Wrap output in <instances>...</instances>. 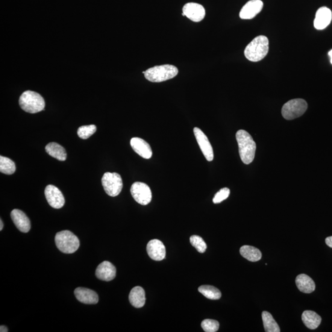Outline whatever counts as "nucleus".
<instances>
[{
  "mask_svg": "<svg viewBox=\"0 0 332 332\" xmlns=\"http://www.w3.org/2000/svg\"><path fill=\"white\" fill-rule=\"evenodd\" d=\"M236 137L240 159L245 164H251L254 160L257 148L253 138L245 130L238 131Z\"/></svg>",
  "mask_w": 332,
  "mask_h": 332,
  "instance_id": "f257e3e1",
  "label": "nucleus"
},
{
  "mask_svg": "<svg viewBox=\"0 0 332 332\" xmlns=\"http://www.w3.org/2000/svg\"><path fill=\"white\" fill-rule=\"evenodd\" d=\"M269 51V40L263 35L255 38L247 46L245 50V57L251 62H258L263 60L268 54Z\"/></svg>",
  "mask_w": 332,
  "mask_h": 332,
  "instance_id": "f03ea898",
  "label": "nucleus"
},
{
  "mask_svg": "<svg viewBox=\"0 0 332 332\" xmlns=\"http://www.w3.org/2000/svg\"><path fill=\"white\" fill-rule=\"evenodd\" d=\"M19 103L20 108L29 113H37L45 109V100L42 96L34 91H25L20 96Z\"/></svg>",
  "mask_w": 332,
  "mask_h": 332,
  "instance_id": "7ed1b4c3",
  "label": "nucleus"
},
{
  "mask_svg": "<svg viewBox=\"0 0 332 332\" xmlns=\"http://www.w3.org/2000/svg\"><path fill=\"white\" fill-rule=\"evenodd\" d=\"M177 67L172 65L155 66L146 70L145 77L153 83H161L174 78L177 75Z\"/></svg>",
  "mask_w": 332,
  "mask_h": 332,
  "instance_id": "20e7f679",
  "label": "nucleus"
},
{
  "mask_svg": "<svg viewBox=\"0 0 332 332\" xmlns=\"http://www.w3.org/2000/svg\"><path fill=\"white\" fill-rule=\"evenodd\" d=\"M55 242L58 249L67 254L75 253L80 245L78 237L68 230L58 232L55 235Z\"/></svg>",
  "mask_w": 332,
  "mask_h": 332,
  "instance_id": "39448f33",
  "label": "nucleus"
},
{
  "mask_svg": "<svg viewBox=\"0 0 332 332\" xmlns=\"http://www.w3.org/2000/svg\"><path fill=\"white\" fill-rule=\"evenodd\" d=\"M308 108V104L304 99L290 100L282 108V115L287 120H292L300 117Z\"/></svg>",
  "mask_w": 332,
  "mask_h": 332,
  "instance_id": "423d86ee",
  "label": "nucleus"
},
{
  "mask_svg": "<svg viewBox=\"0 0 332 332\" xmlns=\"http://www.w3.org/2000/svg\"><path fill=\"white\" fill-rule=\"evenodd\" d=\"M102 186L108 196L115 197L122 192L123 184L121 175L117 173L106 172L102 178Z\"/></svg>",
  "mask_w": 332,
  "mask_h": 332,
  "instance_id": "0eeeda50",
  "label": "nucleus"
},
{
  "mask_svg": "<svg viewBox=\"0 0 332 332\" xmlns=\"http://www.w3.org/2000/svg\"><path fill=\"white\" fill-rule=\"evenodd\" d=\"M131 193L134 200L141 205H147L152 201L151 189L147 185L142 182H137L132 184Z\"/></svg>",
  "mask_w": 332,
  "mask_h": 332,
  "instance_id": "6e6552de",
  "label": "nucleus"
},
{
  "mask_svg": "<svg viewBox=\"0 0 332 332\" xmlns=\"http://www.w3.org/2000/svg\"><path fill=\"white\" fill-rule=\"evenodd\" d=\"M45 195L47 201L54 208H61L65 204V198L60 190L54 185H49L46 187Z\"/></svg>",
  "mask_w": 332,
  "mask_h": 332,
  "instance_id": "1a4fd4ad",
  "label": "nucleus"
},
{
  "mask_svg": "<svg viewBox=\"0 0 332 332\" xmlns=\"http://www.w3.org/2000/svg\"><path fill=\"white\" fill-rule=\"evenodd\" d=\"M197 142L200 147L202 154L208 161H212L214 160L213 148L208 138L205 136L203 132L198 128H195L193 129Z\"/></svg>",
  "mask_w": 332,
  "mask_h": 332,
  "instance_id": "9d476101",
  "label": "nucleus"
},
{
  "mask_svg": "<svg viewBox=\"0 0 332 332\" xmlns=\"http://www.w3.org/2000/svg\"><path fill=\"white\" fill-rule=\"evenodd\" d=\"M183 14L193 22H199L204 19L205 11L201 5L196 3H189L184 6Z\"/></svg>",
  "mask_w": 332,
  "mask_h": 332,
  "instance_id": "9b49d317",
  "label": "nucleus"
},
{
  "mask_svg": "<svg viewBox=\"0 0 332 332\" xmlns=\"http://www.w3.org/2000/svg\"><path fill=\"white\" fill-rule=\"evenodd\" d=\"M263 7L261 0H251L244 6L240 10L239 16L242 19H252L259 14Z\"/></svg>",
  "mask_w": 332,
  "mask_h": 332,
  "instance_id": "f8f14e48",
  "label": "nucleus"
},
{
  "mask_svg": "<svg viewBox=\"0 0 332 332\" xmlns=\"http://www.w3.org/2000/svg\"><path fill=\"white\" fill-rule=\"evenodd\" d=\"M149 257L155 261H161L166 257V248L164 244L158 239H153L149 242L146 247Z\"/></svg>",
  "mask_w": 332,
  "mask_h": 332,
  "instance_id": "ddd939ff",
  "label": "nucleus"
},
{
  "mask_svg": "<svg viewBox=\"0 0 332 332\" xmlns=\"http://www.w3.org/2000/svg\"><path fill=\"white\" fill-rule=\"evenodd\" d=\"M116 275L115 266L108 261H103L99 264L96 271V277L101 281H112L115 278Z\"/></svg>",
  "mask_w": 332,
  "mask_h": 332,
  "instance_id": "4468645a",
  "label": "nucleus"
},
{
  "mask_svg": "<svg viewBox=\"0 0 332 332\" xmlns=\"http://www.w3.org/2000/svg\"><path fill=\"white\" fill-rule=\"evenodd\" d=\"M11 219L14 225L22 233H28L31 228L30 220L22 210L14 209L11 213Z\"/></svg>",
  "mask_w": 332,
  "mask_h": 332,
  "instance_id": "2eb2a0df",
  "label": "nucleus"
},
{
  "mask_svg": "<svg viewBox=\"0 0 332 332\" xmlns=\"http://www.w3.org/2000/svg\"><path fill=\"white\" fill-rule=\"evenodd\" d=\"M332 14L330 9L327 7H321L317 11L315 19L314 20V26L317 30H324L330 24L331 20Z\"/></svg>",
  "mask_w": 332,
  "mask_h": 332,
  "instance_id": "dca6fc26",
  "label": "nucleus"
},
{
  "mask_svg": "<svg viewBox=\"0 0 332 332\" xmlns=\"http://www.w3.org/2000/svg\"><path fill=\"white\" fill-rule=\"evenodd\" d=\"M74 293L76 299L82 304L95 305L99 302L98 294L95 291L86 288L78 287L75 290Z\"/></svg>",
  "mask_w": 332,
  "mask_h": 332,
  "instance_id": "f3484780",
  "label": "nucleus"
},
{
  "mask_svg": "<svg viewBox=\"0 0 332 332\" xmlns=\"http://www.w3.org/2000/svg\"><path fill=\"white\" fill-rule=\"evenodd\" d=\"M131 145L134 151L145 159L152 157L153 153L150 145L146 141L139 137H134L131 140Z\"/></svg>",
  "mask_w": 332,
  "mask_h": 332,
  "instance_id": "a211bd4d",
  "label": "nucleus"
},
{
  "mask_svg": "<svg viewBox=\"0 0 332 332\" xmlns=\"http://www.w3.org/2000/svg\"><path fill=\"white\" fill-rule=\"evenodd\" d=\"M129 301L135 308H140L145 305L146 298L145 290L142 287H135L131 291L129 296Z\"/></svg>",
  "mask_w": 332,
  "mask_h": 332,
  "instance_id": "6ab92c4d",
  "label": "nucleus"
},
{
  "mask_svg": "<svg viewBox=\"0 0 332 332\" xmlns=\"http://www.w3.org/2000/svg\"><path fill=\"white\" fill-rule=\"evenodd\" d=\"M295 283L298 289L301 292L311 293L316 289L314 281L309 276L305 274L299 275L296 277Z\"/></svg>",
  "mask_w": 332,
  "mask_h": 332,
  "instance_id": "aec40b11",
  "label": "nucleus"
},
{
  "mask_svg": "<svg viewBox=\"0 0 332 332\" xmlns=\"http://www.w3.org/2000/svg\"><path fill=\"white\" fill-rule=\"evenodd\" d=\"M302 321L311 330H314L321 324V317L313 311H305L302 314Z\"/></svg>",
  "mask_w": 332,
  "mask_h": 332,
  "instance_id": "412c9836",
  "label": "nucleus"
},
{
  "mask_svg": "<svg viewBox=\"0 0 332 332\" xmlns=\"http://www.w3.org/2000/svg\"><path fill=\"white\" fill-rule=\"evenodd\" d=\"M46 152L51 157L57 159V160L64 161L67 160V152L66 149L57 143H49L46 146Z\"/></svg>",
  "mask_w": 332,
  "mask_h": 332,
  "instance_id": "4be33fe9",
  "label": "nucleus"
},
{
  "mask_svg": "<svg viewBox=\"0 0 332 332\" xmlns=\"http://www.w3.org/2000/svg\"><path fill=\"white\" fill-rule=\"evenodd\" d=\"M240 254L249 261L255 262L261 260V252L260 250L251 246H243L240 249Z\"/></svg>",
  "mask_w": 332,
  "mask_h": 332,
  "instance_id": "5701e85b",
  "label": "nucleus"
},
{
  "mask_svg": "<svg viewBox=\"0 0 332 332\" xmlns=\"http://www.w3.org/2000/svg\"><path fill=\"white\" fill-rule=\"evenodd\" d=\"M262 320L264 330L266 332H280V328L271 314L267 311L262 313Z\"/></svg>",
  "mask_w": 332,
  "mask_h": 332,
  "instance_id": "b1692460",
  "label": "nucleus"
},
{
  "mask_svg": "<svg viewBox=\"0 0 332 332\" xmlns=\"http://www.w3.org/2000/svg\"><path fill=\"white\" fill-rule=\"evenodd\" d=\"M198 290L205 297L208 299H214V300L219 299L222 296L221 292L217 288L214 286L205 285V286L199 287Z\"/></svg>",
  "mask_w": 332,
  "mask_h": 332,
  "instance_id": "393cba45",
  "label": "nucleus"
},
{
  "mask_svg": "<svg viewBox=\"0 0 332 332\" xmlns=\"http://www.w3.org/2000/svg\"><path fill=\"white\" fill-rule=\"evenodd\" d=\"M16 164L11 159L4 157H0V172L3 174L12 175L15 172Z\"/></svg>",
  "mask_w": 332,
  "mask_h": 332,
  "instance_id": "a878e982",
  "label": "nucleus"
},
{
  "mask_svg": "<svg viewBox=\"0 0 332 332\" xmlns=\"http://www.w3.org/2000/svg\"><path fill=\"white\" fill-rule=\"evenodd\" d=\"M97 128L95 125L83 126L78 129V136L82 139H87L95 133Z\"/></svg>",
  "mask_w": 332,
  "mask_h": 332,
  "instance_id": "bb28decb",
  "label": "nucleus"
},
{
  "mask_svg": "<svg viewBox=\"0 0 332 332\" xmlns=\"http://www.w3.org/2000/svg\"><path fill=\"white\" fill-rule=\"evenodd\" d=\"M190 243L199 253H204L207 249V245L202 238L196 235L190 237Z\"/></svg>",
  "mask_w": 332,
  "mask_h": 332,
  "instance_id": "cd10ccee",
  "label": "nucleus"
},
{
  "mask_svg": "<svg viewBox=\"0 0 332 332\" xmlns=\"http://www.w3.org/2000/svg\"><path fill=\"white\" fill-rule=\"evenodd\" d=\"M219 322L213 319H205L201 323V327L205 332H216L219 328Z\"/></svg>",
  "mask_w": 332,
  "mask_h": 332,
  "instance_id": "c85d7f7f",
  "label": "nucleus"
},
{
  "mask_svg": "<svg viewBox=\"0 0 332 332\" xmlns=\"http://www.w3.org/2000/svg\"><path fill=\"white\" fill-rule=\"evenodd\" d=\"M230 190L228 188H223L216 194L213 199L214 204H219L227 199L230 196Z\"/></svg>",
  "mask_w": 332,
  "mask_h": 332,
  "instance_id": "c756f323",
  "label": "nucleus"
},
{
  "mask_svg": "<svg viewBox=\"0 0 332 332\" xmlns=\"http://www.w3.org/2000/svg\"><path fill=\"white\" fill-rule=\"evenodd\" d=\"M325 243L328 247L332 248V236H329L326 238Z\"/></svg>",
  "mask_w": 332,
  "mask_h": 332,
  "instance_id": "7c9ffc66",
  "label": "nucleus"
},
{
  "mask_svg": "<svg viewBox=\"0 0 332 332\" xmlns=\"http://www.w3.org/2000/svg\"><path fill=\"white\" fill-rule=\"evenodd\" d=\"M0 331H1V332H8V329L5 325H1V327H0Z\"/></svg>",
  "mask_w": 332,
  "mask_h": 332,
  "instance_id": "2f4dec72",
  "label": "nucleus"
},
{
  "mask_svg": "<svg viewBox=\"0 0 332 332\" xmlns=\"http://www.w3.org/2000/svg\"><path fill=\"white\" fill-rule=\"evenodd\" d=\"M4 228V223H3L2 220H0V231H2Z\"/></svg>",
  "mask_w": 332,
  "mask_h": 332,
  "instance_id": "473e14b6",
  "label": "nucleus"
},
{
  "mask_svg": "<svg viewBox=\"0 0 332 332\" xmlns=\"http://www.w3.org/2000/svg\"><path fill=\"white\" fill-rule=\"evenodd\" d=\"M328 55L330 57V63L332 64V49L328 52Z\"/></svg>",
  "mask_w": 332,
  "mask_h": 332,
  "instance_id": "72a5a7b5",
  "label": "nucleus"
}]
</instances>
